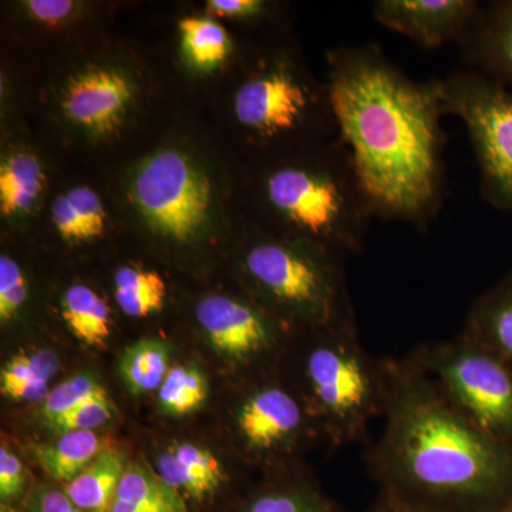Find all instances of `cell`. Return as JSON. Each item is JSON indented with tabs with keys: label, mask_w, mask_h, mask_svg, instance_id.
<instances>
[{
	"label": "cell",
	"mask_w": 512,
	"mask_h": 512,
	"mask_svg": "<svg viewBox=\"0 0 512 512\" xmlns=\"http://www.w3.org/2000/svg\"><path fill=\"white\" fill-rule=\"evenodd\" d=\"M225 433L239 460L262 474L299 466L311 448L325 443L284 367L235 384Z\"/></svg>",
	"instance_id": "cell-6"
},
{
	"label": "cell",
	"mask_w": 512,
	"mask_h": 512,
	"mask_svg": "<svg viewBox=\"0 0 512 512\" xmlns=\"http://www.w3.org/2000/svg\"><path fill=\"white\" fill-rule=\"evenodd\" d=\"M52 220L56 231L66 241L89 242L103 237L107 214L92 188L74 187L56 198Z\"/></svg>",
	"instance_id": "cell-24"
},
{
	"label": "cell",
	"mask_w": 512,
	"mask_h": 512,
	"mask_svg": "<svg viewBox=\"0 0 512 512\" xmlns=\"http://www.w3.org/2000/svg\"><path fill=\"white\" fill-rule=\"evenodd\" d=\"M365 512H440L431 510V508L423 507V505L410 503V501L402 500V498L394 497V495L382 493L379 491L375 501L370 504Z\"/></svg>",
	"instance_id": "cell-36"
},
{
	"label": "cell",
	"mask_w": 512,
	"mask_h": 512,
	"mask_svg": "<svg viewBox=\"0 0 512 512\" xmlns=\"http://www.w3.org/2000/svg\"><path fill=\"white\" fill-rule=\"evenodd\" d=\"M29 299V284L22 266L9 255L0 256V322H15Z\"/></svg>",
	"instance_id": "cell-31"
},
{
	"label": "cell",
	"mask_w": 512,
	"mask_h": 512,
	"mask_svg": "<svg viewBox=\"0 0 512 512\" xmlns=\"http://www.w3.org/2000/svg\"><path fill=\"white\" fill-rule=\"evenodd\" d=\"M448 402L494 439L512 448V367L466 338L421 343L407 355Z\"/></svg>",
	"instance_id": "cell-7"
},
{
	"label": "cell",
	"mask_w": 512,
	"mask_h": 512,
	"mask_svg": "<svg viewBox=\"0 0 512 512\" xmlns=\"http://www.w3.org/2000/svg\"><path fill=\"white\" fill-rule=\"evenodd\" d=\"M130 197L144 224L174 244L201 241L214 217V191L208 175L187 154L165 148L138 164Z\"/></svg>",
	"instance_id": "cell-10"
},
{
	"label": "cell",
	"mask_w": 512,
	"mask_h": 512,
	"mask_svg": "<svg viewBox=\"0 0 512 512\" xmlns=\"http://www.w3.org/2000/svg\"><path fill=\"white\" fill-rule=\"evenodd\" d=\"M117 410L109 393L99 394L89 402L53 421L46 429L57 436L67 431H99L116 419Z\"/></svg>",
	"instance_id": "cell-30"
},
{
	"label": "cell",
	"mask_w": 512,
	"mask_h": 512,
	"mask_svg": "<svg viewBox=\"0 0 512 512\" xmlns=\"http://www.w3.org/2000/svg\"><path fill=\"white\" fill-rule=\"evenodd\" d=\"M103 393H106V389L92 373H76L53 386L39 404V419L46 427L50 426L53 421Z\"/></svg>",
	"instance_id": "cell-29"
},
{
	"label": "cell",
	"mask_w": 512,
	"mask_h": 512,
	"mask_svg": "<svg viewBox=\"0 0 512 512\" xmlns=\"http://www.w3.org/2000/svg\"><path fill=\"white\" fill-rule=\"evenodd\" d=\"M228 512H342L336 501L303 467L262 474L261 481L239 495Z\"/></svg>",
	"instance_id": "cell-15"
},
{
	"label": "cell",
	"mask_w": 512,
	"mask_h": 512,
	"mask_svg": "<svg viewBox=\"0 0 512 512\" xmlns=\"http://www.w3.org/2000/svg\"><path fill=\"white\" fill-rule=\"evenodd\" d=\"M282 367L330 446L356 443L383 417L386 362L363 348L356 319L296 332Z\"/></svg>",
	"instance_id": "cell-4"
},
{
	"label": "cell",
	"mask_w": 512,
	"mask_h": 512,
	"mask_svg": "<svg viewBox=\"0 0 512 512\" xmlns=\"http://www.w3.org/2000/svg\"><path fill=\"white\" fill-rule=\"evenodd\" d=\"M154 464L158 476L183 495L187 503H211L231 481L228 464L211 447L198 441H173L157 454Z\"/></svg>",
	"instance_id": "cell-14"
},
{
	"label": "cell",
	"mask_w": 512,
	"mask_h": 512,
	"mask_svg": "<svg viewBox=\"0 0 512 512\" xmlns=\"http://www.w3.org/2000/svg\"><path fill=\"white\" fill-rule=\"evenodd\" d=\"M136 87L123 70L111 66L89 67L66 83L62 110L66 119L93 137L116 133L131 109Z\"/></svg>",
	"instance_id": "cell-12"
},
{
	"label": "cell",
	"mask_w": 512,
	"mask_h": 512,
	"mask_svg": "<svg viewBox=\"0 0 512 512\" xmlns=\"http://www.w3.org/2000/svg\"><path fill=\"white\" fill-rule=\"evenodd\" d=\"M26 490V471L18 454L12 447L2 441L0 447V500L2 505L12 507L13 503L22 498Z\"/></svg>",
	"instance_id": "cell-32"
},
{
	"label": "cell",
	"mask_w": 512,
	"mask_h": 512,
	"mask_svg": "<svg viewBox=\"0 0 512 512\" xmlns=\"http://www.w3.org/2000/svg\"><path fill=\"white\" fill-rule=\"evenodd\" d=\"M46 187L43 165L28 150L10 151L0 163V211L5 218L28 217Z\"/></svg>",
	"instance_id": "cell-20"
},
{
	"label": "cell",
	"mask_w": 512,
	"mask_h": 512,
	"mask_svg": "<svg viewBox=\"0 0 512 512\" xmlns=\"http://www.w3.org/2000/svg\"><path fill=\"white\" fill-rule=\"evenodd\" d=\"M345 259L329 249L285 235H264L242 252L249 296L303 332L355 320Z\"/></svg>",
	"instance_id": "cell-5"
},
{
	"label": "cell",
	"mask_w": 512,
	"mask_h": 512,
	"mask_svg": "<svg viewBox=\"0 0 512 512\" xmlns=\"http://www.w3.org/2000/svg\"><path fill=\"white\" fill-rule=\"evenodd\" d=\"M99 431H67L32 448L36 463L57 481L70 483L106 448Z\"/></svg>",
	"instance_id": "cell-22"
},
{
	"label": "cell",
	"mask_w": 512,
	"mask_h": 512,
	"mask_svg": "<svg viewBox=\"0 0 512 512\" xmlns=\"http://www.w3.org/2000/svg\"><path fill=\"white\" fill-rule=\"evenodd\" d=\"M110 512H191L183 495L143 461H130Z\"/></svg>",
	"instance_id": "cell-19"
},
{
	"label": "cell",
	"mask_w": 512,
	"mask_h": 512,
	"mask_svg": "<svg viewBox=\"0 0 512 512\" xmlns=\"http://www.w3.org/2000/svg\"><path fill=\"white\" fill-rule=\"evenodd\" d=\"M62 370V359L49 348L25 349L16 353L0 370V392L13 403L40 404L53 389Z\"/></svg>",
	"instance_id": "cell-18"
},
{
	"label": "cell",
	"mask_w": 512,
	"mask_h": 512,
	"mask_svg": "<svg viewBox=\"0 0 512 512\" xmlns=\"http://www.w3.org/2000/svg\"><path fill=\"white\" fill-rule=\"evenodd\" d=\"M195 320L235 384L281 369L295 335L251 296H205L195 306Z\"/></svg>",
	"instance_id": "cell-11"
},
{
	"label": "cell",
	"mask_w": 512,
	"mask_h": 512,
	"mask_svg": "<svg viewBox=\"0 0 512 512\" xmlns=\"http://www.w3.org/2000/svg\"><path fill=\"white\" fill-rule=\"evenodd\" d=\"M373 18L384 28L409 37L424 49L460 45L481 5L473 0H377Z\"/></svg>",
	"instance_id": "cell-13"
},
{
	"label": "cell",
	"mask_w": 512,
	"mask_h": 512,
	"mask_svg": "<svg viewBox=\"0 0 512 512\" xmlns=\"http://www.w3.org/2000/svg\"><path fill=\"white\" fill-rule=\"evenodd\" d=\"M77 3L72 0H29L25 2V9L30 16L37 22L46 23V25H57L64 20L72 18L76 12Z\"/></svg>",
	"instance_id": "cell-34"
},
{
	"label": "cell",
	"mask_w": 512,
	"mask_h": 512,
	"mask_svg": "<svg viewBox=\"0 0 512 512\" xmlns=\"http://www.w3.org/2000/svg\"><path fill=\"white\" fill-rule=\"evenodd\" d=\"M156 394L160 412L181 419L197 413L204 406L210 394V386L200 367L175 365Z\"/></svg>",
	"instance_id": "cell-27"
},
{
	"label": "cell",
	"mask_w": 512,
	"mask_h": 512,
	"mask_svg": "<svg viewBox=\"0 0 512 512\" xmlns=\"http://www.w3.org/2000/svg\"><path fill=\"white\" fill-rule=\"evenodd\" d=\"M26 512H86L70 500L66 491L45 485L39 487L30 497Z\"/></svg>",
	"instance_id": "cell-33"
},
{
	"label": "cell",
	"mask_w": 512,
	"mask_h": 512,
	"mask_svg": "<svg viewBox=\"0 0 512 512\" xmlns=\"http://www.w3.org/2000/svg\"><path fill=\"white\" fill-rule=\"evenodd\" d=\"M461 333L512 367V274L478 296Z\"/></svg>",
	"instance_id": "cell-17"
},
{
	"label": "cell",
	"mask_w": 512,
	"mask_h": 512,
	"mask_svg": "<svg viewBox=\"0 0 512 512\" xmlns=\"http://www.w3.org/2000/svg\"><path fill=\"white\" fill-rule=\"evenodd\" d=\"M238 87L237 121L255 140L279 144L302 136L339 137L328 86H313L292 57L278 55Z\"/></svg>",
	"instance_id": "cell-8"
},
{
	"label": "cell",
	"mask_w": 512,
	"mask_h": 512,
	"mask_svg": "<svg viewBox=\"0 0 512 512\" xmlns=\"http://www.w3.org/2000/svg\"><path fill=\"white\" fill-rule=\"evenodd\" d=\"M458 47L468 70L512 86V0L481 6Z\"/></svg>",
	"instance_id": "cell-16"
},
{
	"label": "cell",
	"mask_w": 512,
	"mask_h": 512,
	"mask_svg": "<svg viewBox=\"0 0 512 512\" xmlns=\"http://www.w3.org/2000/svg\"><path fill=\"white\" fill-rule=\"evenodd\" d=\"M434 83L444 116L457 117L467 128L484 200L512 211V93L474 70H458Z\"/></svg>",
	"instance_id": "cell-9"
},
{
	"label": "cell",
	"mask_w": 512,
	"mask_h": 512,
	"mask_svg": "<svg viewBox=\"0 0 512 512\" xmlns=\"http://www.w3.org/2000/svg\"><path fill=\"white\" fill-rule=\"evenodd\" d=\"M171 349L158 339H143L124 350L120 359V376L134 396L157 393L170 372Z\"/></svg>",
	"instance_id": "cell-25"
},
{
	"label": "cell",
	"mask_w": 512,
	"mask_h": 512,
	"mask_svg": "<svg viewBox=\"0 0 512 512\" xmlns=\"http://www.w3.org/2000/svg\"><path fill=\"white\" fill-rule=\"evenodd\" d=\"M128 463L120 448L106 447L79 476L66 484L64 491L83 511L110 512Z\"/></svg>",
	"instance_id": "cell-21"
},
{
	"label": "cell",
	"mask_w": 512,
	"mask_h": 512,
	"mask_svg": "<svg viewBox=\"0 0 512 512\" xmlns=\"http://www.w3.org/2000/svg\"><path fill=\"white\" fill-rule=\"evenodd\" d=\"M266 212L285 237L305 239L343 259L365 248L375 207L342 138L275 161L261 175Z\"/></svg>",
	"instance_id": "cell-3"
},
{
	"label": "cell",
	"mask_w": 512,
	"mask_h": 512,
	"mask_svg": "<svg viewBox=\"0 0 512 512\" xmlns=\"http://www.w3.org/2000/svg\"><path fill=\"white\" fill-rule=\"evenodd\" d=\"M384 362V429L366 454L379 491L440 512H512V448L458 412L409 357Z\"/></svg>",
	"instance_id": "cell-2"
},
{
	"label": "cell",
	"mask_w": 512,
	"mask_h": 512,
	"mask_svg": "<svg viewBox=\"0 0 512 512\" xmlns=\"http://www.w3.org/2000/svg\"><path fill=\"white\" fill-rule=\"evenodd\" d=\"M62 318L74 338L89 348H104L111 338L110 306L90 286L74 284L62 296Z\"/></svg>",
	"instance_id": "cell-23"
},
{
	"label": "cell",
	"mask_w": 512,
	"mask_h": 512,
	"mask_svg": "<svg viewBox=\"0 0 512 512\" xmlns=\"http://www.w3.org/2000/svg\"><path fill=\"white\" fill-rule=\"evenodd\" d=\"M208 9L217 16L232 19H258L269 12V5L261 0H210Z\"/></svg>",
	"instance_id": "cell-35"
},
{
	"label": "cell",
	"mask_w": 512,
	"mask_h": 512,
	"mask_svg": "<svg viewBox=\"0 0 512 512\" xmlns=\"http://www.w3.org/2000/svg\"><path fill=\"white\" fill-rule=\"evenodd\" d=\"M328 89L376 217L426 224L443 198V107L436 83L414 82L375 45L329 56Z\"/></svg>",
	"instance_id": "cell-1"
},
{
	"label": "cell",
	"mask_w": 512,
	"mask_h": 512,
	"mask_svg": "<svg viewBox=\"0 0 512 512\" xmlns=\"http://www.w3.org/2000/svg\"><path fill=\"white\" fill-rule=\"evenodd\" d=\"M188 62L201 70H211L228 59L232 43L227 30L210 18H185L178 23Z\"/></svg>",
	"instance_id": "cell-28"
},
{
	"label": "cell",
	"mask_w": 512,
	"mask_h": 512,
	"mask_svg": "<svg viewBox=\"0 0 512 512\" xmlns=\"http://www.w3.org/2000/svg\"><path fill=\"white\" fill-rule=\"evenodd\" d=\"M0 512H18L16 510H13L12 507H8V505H2V510Z\"/></svg>",
	"instance_id": "cell-37"
},
{
	"label": "cell",
	"mask_w": 512,
	"mask_h": 512,
	"mask_svg": "<svg viewBox=\"0 0 512 512\" xmlns=\"http://www.w3.org/2000/svg\"><path fill=\"white\" fill-rule=\"evenodd\" d=\"M114 299L124 315L147 318L163 309L167 284L163 276L151 269L121 266L113 279Z\"/></svg>",
	"instance_id": "cell-26"
}]
</instances>
